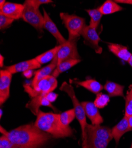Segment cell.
<instances>
[{
  "mask_svg": "<svg viewBox=\"0 0 132 148\" xmlns=\"http://www.w3.org/2000/svg\"><path fill=\"white\" fill-rule=\"evenodd\" d=\"M1 132L7 136L16 148H35L46 144L52 136L43 132L35 124L20 126L7 132L1 126Z\"/></svg>",
  "mask_w": 132,
  "mask_h": 148,
  "instance_id": "6da1fadb",
  "label": "cell"
},
{
  "mask_svg": "<svg viewBox=\"0 0 132 148\" xmlns=\"http://www.w3.org/2000/svg\"><path fill=\"white\" fill-rule=\"evenodd\" d=\"M36 116L35 126L52 138H64L71 136L74 134V130L70 126L66 127L61 123L59 114L45 113L39 110Z\"/></svg>",
  "mask_w": 132,
  "mask_h": 148,
  "instance_id": "7a4b0ae2",
  "label": "cell"
},
{
  "mask_svg": "<svg viewBox=\"0 0 132 148\" xmlns=\"http://www.w3.org/2000/svg\"><path fill=\"white\" fill-rule=\"evenodd\" d=\"M60 90L68 94L69 97L71 99L74 109L75 112L76 118L79 122L82 130V147L86 148L87 135L86 132V127L87 125L86 114L84 109V108L81 103L78 101L74 91V88L71 84H69L67 82H64L61 87Z\"/></svg>",
  "mask_w": 132,
  "mask_h": 148,
  "instance_id": "3957f363",
  "label": "cell"
},
{
  "mask_svg": "<svg viewBox=\"0 0 132 148\" xmlns=\"http://www.w3.org/2000/svg\"><path fill=\"white\" fill-rule=\"evenodd\" d=\"M22 18L26 23L30 24L37 30L42 32L44 28L45 18L39 11L38 7L34 0H25Z\"/></svg>",
  "mask_w": 132,
  "mask_h": 148,
  "instance_id": "277c9868",
  "label": "cell"
},
{
  "mask_svg": "<svg viewBox=\"0 0 132 148\" xmlns=\"http://www.w3.org/2000/svg\"><path fill=\"white\" fill-rule=\"evenodd\" d=\"M60 17L68 31V40H78L86 26L85 20L75 14L66 12L60 13Z\"/></svg>",
  "mask_w": 132,
  "mask_h": 148,
  "instance_id": "5b68a950",
  "label": "cell"
},
{
  "mask_svg": "<svg viewBox=\"0 0 132 148\" xmlns=\"http://www.w3.org/2000/svg\"><path fill=\"white\" fill-rule=\"evenodd\" d=\"M57 86L56 78L52 75H49L41 79L33 87L30 84H24L25 91L32 97L40 95H47L53 92Z\"/></svg>",
  "mask_w": 132,
  "mask_h": 148,
  "instance_id": "8992f818",
  "label": "cell"
},
{
  "mask_svg": "<svg viewBox=\"0 0 132 148\" xmlns=\"http://www.w3.org/2000/svg\"><path fill=\"white\" fill-rule=\"evenodd\" d=\"M78 40H67L64 44H61L55 59L57 66L62 62L68 59H79L80 56L77 50V42Z\"/></svg>",
  "mask_w": 132,
  "mask_h": 148,
  "instance_id": "52a82bcc",
  "label": "cell"
},
{
  "mask_svg": "<svg viewBox=\"0 0 132 148\" xmlns=\"http://www.w3.org/2000/svg\"><path fill=\"white\" fill-rule=\"evenodd\" d=\"M81 36L84 39V44L91 47L96 53L101 54L102 49L99 45L101 38L97 32V29L91 26L86 25L82 32Z\"/></svg>",
  "mask_w": 132,
  "mask_h": 148,
  "instance_id": "ba28073f",
  "label": "cell"
},
{
  "mask_svg": "<svg viewBox=\"0 0 132 148\" xmlns=\"http://www.w3.org/2000/svg\"><path fill=\"white\" fill-rule=\"evenodd\" d=\"M12 74L6 69L0 71V104L3 105L10 97Z\"/></svg>",
  "mask_w": 132,
  "mask_h": 148,
  "instance_id": "9c48e42d",
  "label": "cell"
},
{
  "mask_svg": "<svg viewBox=\"0 0 132 148\" xmlns=\"http://www.w3.org/2000/svg\"><path fill=\"white\" fill-rule=\"evenodd\" d=\"M24 6L23 4L6 2V4L0 8V13L15 20L22 18Z\"/></svg>",
  "mask_w": 132,
  "mask_h": 148,
  "instance_id": "30bf717a",
  "label": "cell"
},
{
  "mask_svg": "<svg viewBox=\"0 0 132 148\" xmlns=\"http://www.w3.org/2000/svg\"><path fill=\"white\" fill-rule=\"evenodd\" d=\"M81 104L84 108L86 116L89 118L93 125H101L104 119L99 112L98 108L94 103L91 101H82Z\"/></svg>",
  "mask_w": 132,
  "mask_h": 148,
  "instance_id": "8fae6325",
  "label": "cell"
},
{
  "mask_svg": "<svg viewBox=\"0 0 132 148\" xmlns=\"http://www.w3.org/2000/svg\"><path fill=\"white\" fill-rule=\"evenodd\" d=\"M87 134H91L98 138L111 141L113 138L111 134V129L107 126H101L100 125H89L87 124L86 127Z\"/></svg>",
  "mask_w": 132,
  "mask_h": 148,
  "instance_id": "7c38bea8",
  "label": "cell"
},
{
  "mask_svg": "<svg viewBox=\"0 0 132 148\" xmlns=\"http://www.w3.org/2000/svg\"><path fill=\"white\" fill-rule=\"evenodd\" d=\"M41 67V64L37 61L36 59L33 58L30 60L20 62L12 66H7L5 69L9 71L12 74H15L20 72H25L28 70H32L39 69Z\"/></svg>",
  "mask_w": 132,
  "mask_h": 148,
  "instance_id": "4fadbf2b",
  "label": "cell"
},
{
  "mask_svg": "<svg viewBox=\"0 0 132 148\" xmlns=\"http://www.w3.org/2000/svg\"><path fill=\"white\" fill-rule=\"evenodd\" d=\"M43 16L44 18H45L44 28L48 30L56 38L57 42L59 45H61V44H63L66 42L67 40L63 37L60 32L59 31L56 24L52 20L45 9H43Z\"/></svg>",
  "mask_w": 132,
  "mask_h": 148,
  "instance_id": "5bb4252c",
  "label": "cell"
},
{
  "mask_svg": "<svg viewBox=\"0 0 132 148\" xmlns=\"http://www.w3.org/2000/svg\"><path fill=\"white\" fill-rule=\"evenodd\" d=\"M130 131H132V128L129 126L127 116L124 115L123 119L111 129L112 136L116 144L118 145L121 138Z\"/></svg>",
  "mask_w": 132,
  "mask_h": 148,
  "instance_id": "9a60e30c",
  "label": "cell"
},
{
  "mask_svg": "<svg viewBox=\"0 0 132 148\" xmlns=\"http://www.w3.org/2000/svg\"><path fill=\"white\" fill-rule=\"evenodd\" d=\"M56 67H57V62L55 59L54 58L52 61L51 63H50L49 64L47 65L45 67L40 69V70L35 71L34 77L30 86L31 87H33L39 81H40L43 77H45L49 75H51Z\"/></svg>",
  "mask_w": 132,
  "mask_h": 148,
  "instance_id": "2e32d148",
  "label": "cell"
},
{
  "mask_svg": "<svg viewBox=\"0 0 132 148\" xmlns=\"http://www.w3.org/2000/svg\"><path fill=\"white\" fill-rule=\"evenodd\" d=\"M108 48L109 50L117 57L127 62L131 56V53L128 50L127 47L119 44L110 43L108 45Z\"/></svg>",
  "mask_w": 132,
  "mask_h": 148,
  "instance_id": "e0dca14e",
  "label": "cell"
},
{
  "mask_svg": "<svg viewBox=\"0 0 132 148\" xmlns=\"http://www.w3.org/2000/svg\"><path fill=\"white\" fill-rule=\"evenodd\" d=\"M80 59H74L70 58L68 59V60H64L60 64H59L56 69L54 70L53 72L51 75L54 76L55 77H57L61 73L69 70L72 67L75 66L79 63H80Z\"/></svg>",
  "mask_w": 132,
  "mask_h": 148,
  "instance_id": "ac0fdd59",
  "label": "cell"
},
{
  "mask_svg": "<svg viewBox=\"0 0 132 148\" xmlns=\"http://www.w3.org/2000/svg\"><path fill=\"white\" fill-rule=\"evenodd\" d=\"M78 86L84 87L86 90L94 94L99 93L104 88V86L95 79H88L81 82L75 81L74 82Z\"/></svg>",
  "mask_w": 132,
  "mask_h": 148,
  "instance_id": "d6986e66",
  "label": "cell"
},
{
  "mask_svg": "<svg viewBox=\"0 0 132 148\" xmlns=\"http://www.w3.org/2000/svg\"><path fill=\"white\" fill-rule=\"evenodd\" d=\"M124 86L111 81H107L104 86V89L110 97H124Z\"/></svg>",
  "mask_w": 132,
  "mask_h": 148,
  "instance_id": "ffe728a7",
  "label": "cell"
},
{
  "mask_svg": "<svg viewBox=\"0 0 132 148\" xmlns=\"http://www.w3.org/2000/svg\"><path fill=\"white\" fill-rule=\"evenodd\" d=\"M102 15H110L123 10L114 0H106L99 8H98Z\"/></svg>",
  "mask_w": 132,
  "mask_h": 148,
  "instance_id": "44dd1931",
  "label": "cell"
},
{
  "mask_svg": "<svg viewBox=\"0 0 132 148\" xmlns=\"http://www.w3.org/2000/svg\"><path fill=\"white\" fill-rule=\"evenodd\" d=\"M110 141L98 138L91 134H87L86 147L93 148H106L109 144Z\"/></svg>",
  "mask_w": 132,
  "mask_h": 148,
  "instance_id": "7402d4cb",
  "label": "cell"
},
{
  "mask_svg": "<svg viewBox=\"0 0 132 148\" xmlns=\"http://www.w3.org/2000/svg\"><path fill=\"white\" fill-rule=\"evenodd\" d=\"M61 45L55 46L54 48L37 56L35 58L41 65L52 62L56 57V55Z\"/></svg>",
  "mask_w": 132,
  "mask_h": 148,
  "instance_id": "603a6c76",
  "label": "cell"
},
{
  "mask_svg": "<svg viewBox=\"0 0 132 148\" xmlns=\"http://www.w3.org/2000/svg\"><path fill=\"white\" fill-rule=\"evenodd\" d=\"M85 11L88 14L91 18L89 25L92 27H94L97 29L100 23L101 18L103 15H102V14L100 12L98 8L86 10Z\"/></svg>",
  "mask_w": 132,
  "mask_h": 148,
  "instance_id": "cb8c5ba5",
  "label": "cell"
},
{
  "mask_svg": "<svg viewBox=\"0 0 132 148\" xmlns=\"http://www.w3.org/2000/svg\"><path fill=\"white\" fill-rule=\"evenodd\" d=\"M59 114L61 123L66 127H69V124L76 117L75 112L74 109L66 110Z\"/></svg>",
  "mask_w": 132,
  "mask_h": 148,
  "instance_id": "d4e9b609",
  "label": "cell"
},
{
  "mask_svg": "<svg viewBox=\"0 0 132 148\" xmlns=\"http://www.w3.org/2000/svg\"><path fill=\"white\" fill-rule=\"evenodd\" d=\"M110 102V96L108 95L99 93L97 94L96 98L94 101V104L98 109H103L107 106Z\"/></svg>",
  "mask_w": 132,
  "mask_h": 148,
  "instance_id": "484cf974",
  "label": "cell"
},
{
  "mask_svg": "<svg viewBox=\"0 0 132 148\" xmlns=\"http://www.w3.org/2000/svg\"><path fill=\"white\" fill-rule=\"evenodd\" d=\"M125 116L132 115V84L130 85L129 91L127 92L125 105Z\"/></svg>",
  "mask_w": 132,
  "mask_h": 148,
  "instance_id": "4316f807",
  "label": "cell"
},
{
  "mask_svg": "<svg viewBox=\"0 0 132 148\" xmlns=\"http://www.w3.org/2000/svg\"><path fill=\"white\" fill-rule=\"evenodd\" d=\"M14 21V19L0 13V29L3 31L8 28L11 26Z\"/></svg>",
  "mask_w": 132,
  "mask_h": 148,
  "instance_id": "83f0119b",
  "label": "cell"
},
{
  "mask_svg": "<svg viewBox=\"0 0 132 148\" xmlns=\"http://www.w3.org/2000/svg\"><path fill=\"white\" fill-rule=\"evenodd\" d=\"M0 147L1 148H16L11 140L6 135H3L0 138Z\"/></svg>",
  "mask_w": 132,
  "mask_h": 148,
  "instance_id": "f1b7e54d",
  "label": "cell"
},
{
  "mask_svg": "<svg viewBox=\"0 0 132 148\" xmlns=\"http://www.w3.org/2000/svg\"><path fill=\"white\" fill-rule=\"evenodd\" d=\"M34 1L38 7H39L41 4H48L53 2L52 0H34Z\"/></svg>",
  "mask_w": 132,
  "mask_h": 148,
  "instance_id": "f546056e",
  "label": "cell"
},
{
  "mask_svg": "<svg viewBox=\"0 0 132 148\" xmlns=\"http://www.w3.org/2000/svg\"><path fill=\"white\" fill-rule=\"evenodd\" d=\"M117 3H123L132 5V0H114Z\"/></svg>",
  "mask_w": 132,
  "mask_h": 148,
  "instance_id": "4dcf8cb0",
  "label": "cell"
},
{
  "mask_svg": "<svg viewBox=\"0 0 132 148\" xmlns=\"http://www.w3.org/2000/svg\"><path fill=\"white\" fill-rule=\"evenodd\" d=\"M4 57L1 54L0 55V66H1V67H4Z\"/></svg>",
  "mask_w": 132,
  "mask_h": 148,
  "instance_id": "1f68e13d",
  "label": "cell"
},
{
  "mask_svg": "<svg viewBox=\"0 0 132 148\" xmlns=\"http://www.w3.org/2000/svg\"><path fill=\"white\" fill-rule=\"evenodd\" d=\"M127 117H128V122H129V126L131 128H132V115L129 116H127Z\"/></svg>",
  "mask_w": 132,
  "mask_h": 148,
  "instance_id": "d6a6232c",
  "label": "cell"
},
{
  "mask_svg": "<svg viewBox=\"0 0 132 148\" xmlns=\"http://www.w3.org/2000/svg\"><path fill=\"white\" fill-rule=\"evenodd\" d=\"M6 0H0V8H1L6 4Z\"/></svg>",
  "mask_w": 132,
  "mask_h": 148,
  "instance_id": "836d02e7",
  "label": "cell"
},
{
  "mask_svg": "<svg viewBox=\"0 0 132 148\" xmlns=\"http://www.w3.org/2000/svg\"><path fill=\"white\" fill-rule=\"evenodd\" d=\"M127 62L129 63V64H130V66L132 67V54H131V56H130V58H129V61H128Z\"/></svg>",
  "mask_w": 132,
  "mask_h": 148,
  "instance_id": "e575fe53",
  "label": "cell"
},
{
  "mask_svg": "<svg viewBox=\"0 0 132 148\" xmlns=\"http://www.w3.org/2000/svg\"><path fill=\"white\" fill-rule=\"evenodd\" d=\"M2 115H3V110L1 109H0V117H2Z\"/></svg>",
  "mask_w": 132,
  "mask_h": 148,
  "instance_id": "d590c367",
  "label": "cell"
},
{
  "mask_svg": "<svg viewBox=\"0 0 132 148\" xmlns=\"http://www.w3.org/2000/svg\"><path fill=\"white\" fill-rule=\"evenodd\" d=\"M131 147L132 148V143H131V147Z\"/></svg>",
  "mask_w": 132,
  "mask_h": 148,
  "instance_id": "8d00e7d4",
  "label": "cell"
}]
</instances>
